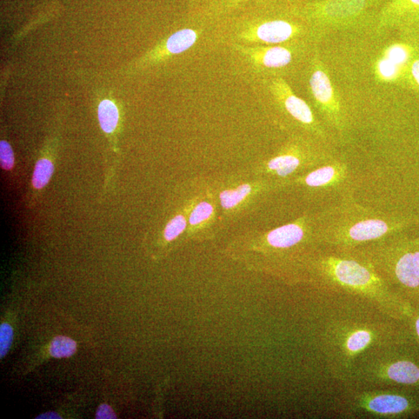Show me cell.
<instances>
[{"label":"cell","instance_id":"484cf974","mask_svg":"<svg viewBox=\"0 0 419 419\" xmlns=\"http://www.w3.org/2000/svg\"><path fill=\"white\" fill-rule=\"evenodd\" d=\"M0 162L4 170L10 171L15 166V154L10 145L2 140L0 142Z\"/></svg>","mask_w":419,"mask_h":419},{"label":"cell","instance_id":"52a82bcc","mask_svg":"<svg viewBox=\"0 0 419 419\" xmlns=\"http://www.w3.org/2000/svg\"><path fill=\"white\" fill-rule=\"evenodd\" d=\"M419 391V363L408 347L370 351L358 359L347 387Z\"/></svg>","mask_w":419,"mask_h":419},{"label":"cell","instance_id":"4fadbf2b","mask_svg":"<svg viewBox=\"0 0 419 419\" xmlns=\"http://www.w3.org/2000/svg\"><path fill=\"white\" fill-rule=\"evenodd\" d=\"M309 89L324 124L338 133L347 128V115L330 76L316 56L311 64Z\"/></svg>","mask_w":419,"mask_h":419},{"label":"cell","instance_id":"3957f363","mask_svg":"<svg viewBox=\"0 0 419 419\" xmlns=\"http://www.w3.org/2000/svg\"><path fill=\"white\" fill-rule=\"evenodd\" d=\"M320 247L352 251L419 225V217L388 214L358 203L354 195L315 213Z\"/></svg>","mask_w":419,"mask_h":419},{"label":"cell","instance_id":"ac0fdd59","mask_svg":"<svg viewBox=\"0 0 419 419\" xmlns=\"http://www.w3.org/2000/svg\"><path fill=\"white\" fill-rule=\"evenodd\" d=\"M418 52L419 47L416 44L395 43L385 49L383 57L398 65L406 67Z\"/></svg>","mask_w":419,"mask_h":419},{"label":"cell","instance_id":"277c9868","mask_svg":"<svg viewBox=\"0 0 419 419\" xmlns=\"http://www.w3.org/2000/svg\"><path fill=\"white\" fill-rule=\"evenodd\" d=\"M318 247L315 213L305 212L275 229L239 235L233 238L227 250L251 268L276 277L296 259Z\"/></svg>","mask_w":419,"mask_h":419},{"label":"cell","instance_id":"f546056e","mask_svg":"<svg viewBox=\"0 0 419 419\" xmlns=\"http://www.w3.org/2000/svg\"><path fill=\"white\" fill-rule=\"evenodd\" d=\"M37 418H62L59 415L56 414V412H48L37 417Z\"/></svg>","mask_w":419,"mask_h":419},{"label":"cell","instance_id":"5b68a950","mask_svg":"<svg viewBox=\"0 0 419 419\" xmlns=\"http://www.w3.org/2000/svg\"><path fill=\"white\" fill-rule=\"evenodd\" d=\"M356 250L397 295L419 304V236L397 233Z\"/></svg>","mask_w":419,"mask_h":419},{"label":"cell","instance_id":"7402d4cb","mask_svg":"<svg viewBox=\"0 0 419 419\" xmlns=\"http://www.w3.org/2000/svg\"><path fill=\"white\" fill-rule=\"evenodd\" d=\"M77 345L72 338L66 336H57L53 339L50 345V354L53 357L68 358L75 354Z\"/></svg>","mask_w":419,"mask_h":419},{"label":"cell","instance_id":"7c38bea8","mask_svg":"<svg viewBox=\"0 0 419 419\" xmlns=\"http://www.w3.org/2000/svg\"><path fill=\"white\" fill-rule=\"evenodd\" d=\"M268 88L279 108L301 128L304 134L330 144L331 136L323 122L319 121L311 106L293 92L282 78L271 79Z\"/></svg>","mask_w":419,"mask_h":419},{"label":"cell","instance_id":"83f0119b","mask_svg":"<svg viewBox=\"0 0 419 419\" xmlns=\"http://www.w3.org/2000/svg\"><path fill=\"white\" fill-rule=\"evenodd\" d=\"M404 31L409 35L411 41H414V44L419 47V19L414 24H412L409 28Z\"/></svg>","mask_w":419,"mask_h":419},{"label":"cell","instance_id":"8fae6325","mask_svg":"<svg viewBox=\"0 0 419 419\" xmlns=\"http://www.w3.org/2000/svg\"><path fill=\"white\" fill-rule=\"evenodd\" d=\"M195 195L186 241L206 242L214 239L219 227V207L211 179H195Z\"/></svg>","mask_w":419,"mask_h":419},{"label":"cell","instance_id":"9c48e42d","mask_svg":"<svg viewBox=\"0 0 419 419\" xmlns=\"http://www.w3.org/2000/svg\"><path fill=\"white\" fill-rule=\"evenodd\" d=\"M279 188L295 189L311 202H328L331 205L354 195V172L347 161L336 156L317 168L282 183Z\"/></svg>","mask_w":419,"mask_h":419},{"label":"cell","instance_id":"f1b7e54d","mask_svg":"<svg viewBox=\"0 0 419 419\" xmlns=\"http://www.w3.org/2000/svg\"><path fill=\"white\" fill-rule=\"evenodd\" d=\"M244 0H219V8L222 10L229 8V6H234L235 4L240 3Z\"/></svg>","mask_w":419,"mask_h":419},{"label":"cell","instance_id":"5bb4252c","mask_svg":"<svg viewBox=\"0 0 419 419\" xmlns=\"http://www.w3.org/2000/svg\"><path fill=\"white\" fill-rule=\"evenodd\" d=\"M370 0H320L304 6L303 15L315 25L340 26L357 21Z\"/></svg>","mask_w":419,"mask_h":419},{"label":"cell","instance_id":"4316f807","mask_svg":"<svg viewBox=\"0 0 419 419\" xmlns=\"http://www.w3.org/2000/svg\"><path fill=\"white\" fill-rule=\"evenodd\" d=\"M97 419H114L117 418V415L115 413L114 410L106 404H103L97 410L96 413Z\"/></svg>","mask_w":419,"mask_h":419},{"label":"cell","instance_id":"e0dca14e","mask_svg":"<svg viewBox=\"0 0 419 419\" xmlns=\"http://www.w3.org/2000/svg\"><path fill=\"white\" fill-rule=\"evenodd\" d=\"M419 19V0H391L379 15V28H409Z\"/></svg>","mask_w":419,"mask_h":419},{"label":"cell","instance_id":"ffe728a7","mask_svg":"<svg viewBox=\"0 0 419 419\" xmlns=\"http://www.w3.org/2000/svg\"><path fill=\"white\" fill-rule=\"evenodd\" d=\"M98 119L102 130L106 134H111L117 129L119 112L115 103L104 99L98 106Z\"/></svg>","mask_w":419,"mask_h":419},{"label":"cell","instance_id":"603a6c76","mask_svg":"<svg viewBox=\"0 0 419 419\" xmlns=\"http://www.w3.org/2000/svg\"><path fill=\"white\" fill-rule=\"evenodd\" d=\"M407 325L409 343L414 342L417 355L419 356V304L415 305L411 316L405 322Z\"/></svg>","mask_w":419,"mask_h":419},{"label":"cell","instance_id":"cb8c5ba5","mask_svg":"<svg viewBox=\"0 0 419 419\" xmlns=\"http://www.w3.org/2000/svg\"><path fill=\"white\" fill-rule=\"evenodd\" d=\"M404 79L419 92V52L411 60L405 71Z\"/></svg>","mask_w":419,"mask_h":419},{"label":"cell","instance_id":"6da1fadb","mask_svg":"<svg viewBox=\"0 0 419 419\" xmlns=\"http://www.w3.org/2000/svg\"><path fill=\"white\" fill-rule=\"evenodd\" d=\"M321 345L331 375L343 388L358 359L370 351L408 347L406 324L365 299L327 292L321 319Z\"/></svg>","mask_w":419,"mask_h":419},{"label":"cell","instance_id":"30bf717a","mask_svg":"<svg viewBox=\"0 0 419 419\" xmlns=\"http://www.w3.org/2000/svg\"><path fill=\"white\" fill-rule=\"evenodd\" d=\"M219 207L220 230L236 222L261 199L277 190L274 181L256 176H229L211 179Z\"/></svg>","mask_w":419,"mask_h":419},{"label":"cell","instance_id":"8992f818","mask_svg":"<svg viewBox=\"0 0 419 419\" xmlns=\"http://www.w3.org/2000/svg\"><path fill=\"white\" fill-rule=\"evenodd\" d=\"M329 412L345 418H402L419 412V395L396 388L345 387Z\"/></svg>","mask_w":419,"mask_h":419},{"label":"cell","instance_id":"ba28073f","mask_svg":"<svg viewBox=\"0 0 419 419\" xmlns=\"http://www.w3.org/2000/svg\"><path fill=\"white\" fill-rule=\"evenodd\" d=\"M336 155L330 144L308 135L290 138L274 154L257 164L252 174L279 185L303 175Z\"/></svg>","mask_w":419,"mask_h":419},{"label":"cell","instance_id":"d4e9b609","mask_svg":"<svg viewBox=\"0 0 419 419\" xmlns=\"http://www.w3.org/2000/svg\"><path fill=\"white\" fill-rule=\"evenodd\" d=\"M13 338L11 325L3 323L0 326V358L3 359L10 349Z\"/></svg>","mask_w":419,"mask_h":419},{"label":"cell","instance_id":"7a4b0ae2","mask_svg":"<svg viewBox=\"0 0 419 419\" xmlns=\"http://www.w3.org/2000/svg\"><path fill=\"white\" fill-rule=\"evenodd\" d=\"M277 278L290 286L302 284L368 300L386 315L406 322L414 306L392 290L356 249L318 247L288 265Z\"/></svg>","mask_w":419,"mask_h":419},{"label":"cell","instance_id":"d6986e66","mask_svg":"<svg viewBox=\"0 0 419 419\" xmlns=\"http://www.w3.org/2000/svg\"><path fill=\"white\" fill-rule=\"evenodd\" d=\"M406 67L392 63L382 56L376 63L375 74L378 81L384 83H395L399 79H404Z\"/></svg>","mask_w":419,"mask_h":419},{"label":"cell","instance_id":"9a60e30c","mask_svg":"<svg viewBox=\"0 0 419 419\" xmlns=\"http://www.w3.org/2000/svg\"><path fill=\"white\" fill-rule=\"evenodd\" d=\"M302 26L281 19H264L244 25L236 33L237 43L246 45H277L302 34Z\"/></svg>","mask_w":419,"mask_h":419},{"label":"cell","instance_id":"2e32d148","mask_svg":"<svg viewBox=\"0 0 419 419\" xmlns=\"http://www.w3.org/2000/svg\"><path fill=\"white\" fill-rule=\"evenodd\" d=\"M232 49L258 72L279 70L293 62L294 53L287 47L277 45H246L234 42Z\"/></svg>","mask_w":419,"mask_h":419},{"label":"cell","instance_id":"44dd1931","mask_svg":"<svg viewBox=\"0 0 419 419\" xmlns=\"http://www.w3.org/2000/svg\"><path fill=\"white\" fill-rule=\"evenodd\" d=\"M54 172V165L48 158H42L37 163L32 185L36 190H42L48 184Z\"/></svg>","mask_w":419,"mask_h":419}]
</instances>
